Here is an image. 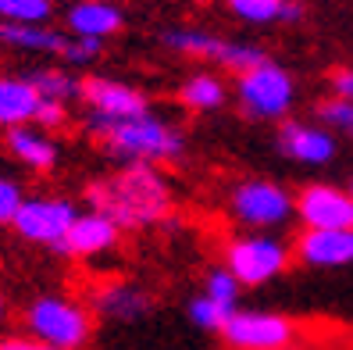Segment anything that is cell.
I'll list each match as a JSON object with an SVG mask.
<instances>
[{
  "instance_id": "obj_1",
  "label": "cell",
  "mask_w": 353,
  "mask_h": 350,
  "mask_svg": "<svg viewBox=\"0 0 353 350\" xmlns=\"http://www.w3.org/2000/svg\"><path fill=\"white\" fill-rule=\"evenodd\" d=\"M86 204L90 211L108 215L125 233L168 222L175 211V190L168 175L161 172V164L129 161L108 175H97L86 186Z\"/></svg>"
},
{
  "instance_id": "obj_2",
  "label": "cell",
  "mask_w": 353,
  "mask_h": 350,
  "mask_svg": "<svg viewBox=\"0 0 353 350\" xmlns=\"http://www.w3.org/2000/svg\"><path fill=\"white\" fill-rule=\"evenodd\" d=\"M86 133L103 147V154L114 157L118 164L129 161H147V164H168L185 154V136L179 126H172L168 118H161L154 111L108 121L86 115Z\"/></svg>"
},
{
  "instance_id": "obj_3",
  "label": "cell",
  "mask_w": 353,
  "mask_h": 350,
  "mask_svg": "<svg viewBox=\"0 0 353 350\" xmlns=\"http://www.w3.org/2000/svg\"><path fill=\"white\" fill-rule=\"evenodd\" d=\"M26 336L61 350H82L93 340V311L68 293H39L22 307Z\"/></svg>"
},
{
  "instance_id": "obj_4",
  "label": "cell",
  "mask_w": 353,
  "mask_h": 350,
  "mask_svg": "<svg viewBox=\"0 0 353 350\" xmlns=\"http://www.w3.org/2000/svg\"><path fill=\"white\" fill-rule=\"evenodd\" d=\"M225 211L236 225H243L246 233H275V229H282V225H289L296 218L293 193H289L282 182L264 179V175L239 179L225 197Z\"/></svg>"
},
{
  "instance_id": "obj_5",
  "label": "cell",
  "mask_w": 353,
  "mask_h": 350,
  "mask_svg": "<svg viewBox=\"0 0 353 350\" xmlns=\"http://www.w3.org/2000/svg\"><path fill=\"white\" fill-rule=\"evenodd\" d=\"M221 264L243 286H268L293 264V243L275 233H239L221 243Z\"/></svg>"
},
{
  "instance_id": "obj_6",
  "label": "cell",
  "mask_w": 353,
  "mask_h": 350,
  "mask_svg": "<svg viewBox=\"0 0 353 350\" xmlns=\"http://www.w3.org/2000/svg\"><path fill=\"white\" fill-rule=\"evenodd\" d=\"M236 104L254 121H282L296 104V82L272 57L236 75Z\"/></svg>"
},
{
  "instance_id": "obj_7",
  "label": "cell",
  "mask_w": 353,
  "mask_h": 350,
  "mask_svg": "<svg viewBox=\"0 0 353 350\" xmlns=\"http://www.w3.org/2000/svg\"><path fill=\"white\" fill-rule=\"evenodd\" d=\"M161 43L172 47L175 54H185V57L214 61V65L236 72V75L268 61V54L254 43H236V39H225V36L203 32V29H168V32H161Z\"/></svg>"
},
{
  "instance_id": "obj_8",
  "label": "cell",
  "mask_w": 353,
  "mask_h": 350,
  "mask_svg": "<svg viewBox=\"0 0 353 350\" xmlns=\"http://www.w3.org/2000/svg\"><path fill=\"white\" fill-rule=\"evenodd\" d=\"M218 336L228 350H289L296 343V322L279 311H243V307H236Z\"/></svg>"
},
{
  "instance_id": "obj_9",
  "label": "cell",
  "mask_w": 353,
  "mask_h": 350,
  "mask_svg": "<svg viewBox=\"0 0 353 350\" xmlns=\"http://www.w3.org/2000/svg\"><path fill=\"white\" fill-rule=\"evenodd\" d=\"M79 208L65 197H26L18 208L11 229L18 233V240L36 243V246H54L65 240V233L72 229Z\"/></svg>"
},
{
  "instance_id": "obj_10",
  "label": "cell",
  "mask_w": 353,
  "mask_h": 350,
  "mask_svg": "<svg viewBox=\"0 0 353 350\" xmlns=\"http://www.w3.org/2000/svg\"><path fill=\"white\" fill-rule=\"evenodd\" d=\"M79 100L86 104V115L108 118V121H121V118H136L150 111V97L136 90L132 82H121L111 75H86L79 79Z\"/></svg>"
},
{
  "instance_id": "obj_11",
  "label": "cell",
  "mask_w": 353,
  "mask_h": 350,
  "mask_svg": "<svg viewBox=\"0 0 353 350\" xmlns=\"http://www.w3.org/2000/svg\"><path fill=\"white\" fill-rule=\"evenodd\" d=\"M293 208L300 229H353V193L332 182H307Z\"/></svg>"
},
{
  "instance_id": "obj_12",
  "label": "cell",
  "mask_w": 353,
  "mask_h": 350,
  "mask_svg": "<svg viewBox=\"0 0 353 350\" xmlns=\"http://www.w3.org/2000/svg\"><path fill=\"white\" fill-rule=\"evenodd\" d=\"M90 311L93 318H103V322H139L154 311V293L139 282H129V279H103V282H93L90 286Z\"/></svg>"
},
{
  "instance_id": "obj_13",
  "label": "cell",
  "mask_w": 353,
  "mask_h": 350,
  "mask_svg": "<svg viewBox=\"0 0 353 350\" xmlns=\"http://www.w3.org/2000/svg\"><path fill=\"white\" fill-rule=\"evenodd\" d=\"M275 147L282 157L296 164H310V168L332 164L339 154L336 133H328L318 121H296V118H282V126L275 133Z\"/></svg>"
},
{
  "instance_id": "obj_14",
  "label": "cell",
  "mask_w": 353,
  "mask_h": 350,
  "mask_svg": "<svg viewBox=\"0 0 353 350\" xmlns=\"http://www.w3.org/2000/svg\"><path fill=\"white\" fill-rule=\"evenodd\" d=\"M293 261L303 269L336 272L353 264V229H300L293 240Z\"/></svg>"
},
{
  "instance_id": "obj_15",
  "label": "cell",
  "mask_w": 353,
  "mask_h": 350,
  "mask_svg": "<svg viewBox=\"0 0 353 350\" xmlns=\"http://www.w3.org/2000/svg\"><path fill=\"white\" fill-rule=\"evenodd\" d=\"M121 240V229L100 211H79L72 229L65 233V240H61L54 246V254H65V257H79V261H90V257H100L114 251Z\"/></svg>"
},
{
  "instance_id": "obj_16",
  "label": "cell",
  "mask_w": 353,
  "mask_h": 350,
  "mask_svg": "<svg viewBox=\"0 0 353 350\" xmlns=\"http://www.w3.org/2000/svg\"><path fill=\"white\" fill-rule=\"evenodd\" d=\"M65 26L68 36H82V39H108L125 26V14L111 0H75L65 11Z\"/></svg>"
},
{
  "instance_id": "obj_17",
  "label": "cell",
  "mask_w": 353,
  "mask_h": 350,
  "mask_svg": "<svg viewBox=\"0 0 353 350\" xmlns=\"http://www.w3.org/2000/svg\"><path fill=\"white\" fill-rule=\"evenodd\" d=\"M43 104V97L26 75H0V129H18L32 126L36 111Z\"/></svg>"
},
{
  "instance_id": "obj_18",
  "label": "cell",
  "mask_w": 353,
  "mask_h": 350,
  "mask_svg": "<svg viewBox=\"0 0 353 350\" xmlns=\"http://www.w3.org/2000/svg\"><path fill=\"white\" fill-rule=\"evenodd\" d=\"M8 154L26 164L29 172H54L57 164V143L36 126H18V129H8Z\"/></svg>"
},
{
  "instance_id": "obj_19",
  "label": "cell",
  "mask_w": 353,
  "mask_h": 350,
  "mask_svg": "<svg viewBox=\"0 0 353 350\" xmlns=\"http://www.w3.org/2000/svg\"><path fill=\"white\" fill-rule=\"evenodd\" d=\"M68 39H72L68 32H57V29H50V26H14V22H0V43L11 47V50L65 57Z\"/></svg>"
},
{
  "instance_id": "obj_20",
  "label": "cell",
  "mask_w": 353,
  "mask_h": 350,
  "mask_svg": "<svg viewBox=\"0 0 353 350\" xmlns=\"http://www.w3.org/2000/svg\"><path fill=\"white\" fill-rule=\"evenodd\" d=\"M225 100H228V90L214 72H193L179 86V104L193 115H211V111L225 108Z\"/></svg>"
},
{
  "instance_id": "obj_21",
  "label": "cell",
  "mask_w": 353,
  "mask_h": 350,
  "mask_svg": "<svg viewBox=\"0 0 353 350\" xmlns=\"http://www.w3.org/2000/svg\"><path fill=\"white\" fill-rule=\"evenodd\" d=\"M36 93L43 100H61V104H68L72 97H79V79L68 72V68H54V65H43V68H32L26 75Z\"/></svg>"
},
{
  "instance_id": "obj_22",
  "label": "cell",
  "mask_w": 353,
  "mask_h": 350,
  "mask_svg": "<svg viewBox=\"0 0 353 350\" xmlns=\"http://www.w3.org/2000/svg\"><path fill=\"white\" fill-rule=\"evenodd\" d=\"M225 4L246 26H272V22H285L289 0H225Z\"/></svg>"
},
{
  "instance_id": "obj_23",
  "label": "cell",
  "mask_w": 353,
  "mask_h": 350,
  "mask_svg": "<svg viewBox=\"0 0 353 350\" xmlns=\"http://www.w3.org/2000/svg\"><path fill=\"white\" fill-rule=\"evenodd\" d=\"M50 14H54V0H0V22L47 26Z\"/></svg>"
},
{
  "instance_id": "obj_24",
  "label": "cell",
  "mask_w": 353,
  "mask_h": 350,
  "mask_svg": "<svg viewBox=\"0 0 353 350\" xmlns=\"http://www.w3.org/2000/svg\"><path fill=\"white\" fill-rule=\"evenodd\" d=\"M185 315H190V322L200 329V333H221V325L228 322L232 307L211 300L207 293H196V297L190 300V307H185Z\"/></svg>"
},
{
  "instance_id": "obj_25",
  "label": "cell",
  "mask_w": 353,
  "mask_h": 350,
  "mask_svg": "<svg viewBox=\"0 0 353 350\" xmlns=\"http://www.w3.org/2000/svg\"><path fill=\"white\" fill-rule=\"evenodd\" d=\"M200 293H207L211 300H218V304H225V307H239V293H243V286L236 282V275L225 269V264H218V269H211L207 272V279H203V290Z\"/></svg>"
},
{
  "instance_id": "obj_26",
  "label": "cell",
  "mask_w": 353,
  "mask_h": 350,
  "mask_svg": "<svg viewBox=\"0 0 353 350\" xmlns=\"http://www.w3.org/2000/svg\"><path fill=\"white\" fill-rule=\"evenodd\" d=\"M318 126H325L328 133H350L353 136V104L343 97H325L314 108Z\"/></svg>"
},
{
  "instance_id": "obj_27",
  "label": "cell",
  "mask_w": 353,
  "mask_h": 350,
  "mask_svg": "<svg viewBox=\"0 0 353 350\" xmlns=\"http://www.w3.org/2000/svg\"><path fill=\"white\" fill-rule=\"evenodd\" d=\"M22 200H26L22 182L0 172V225H11V222H14L18 208H22Z\"/></svg>"
},
{
  "instance_id": "obj_28",
  "label": "cell",
  "mask_w": 353,
  "mask_h": 350,
  "mask_svg": "<svg viewBox=\"0 0 353 350\" xmlns=\"http://www.w3.org/2000/svg\"><path fill=\"white\" fill-rule=\"evenodd\" d=\"M103 50L100 39H82V36H72L68 39V47H65V65H90V61H97Z\"/></svg>"
},
{
  "instance_id": "obj_29",
  "label": "cell",
  "mask_w": 353,
  "mask_h": 350,
  "mask_svg": "<svg viewBox=\"0 0 353 350\" xmlns=\"http://www.w3.org/2000/svg\"><path fill=\"white\" fill-rule=\"evenodd\" d=\"M65 121H68V104H61V100H43V104H39V111H36L32 126L43 129V133H50V129H61Z\"/></svg>"
},
{
  "instance_id": "obj_30",
  "label": "cell",
  "mask_w": 353,
  "mask_h": 350,
  "mask_svg": "<svg viewBox=\"0 0 353 350\" xmlns=\"http://www.w3.org/2000/svg\"><path fill=\"white\" fill-rule=\"evenodd\" d=\"M328 86H332V97H343L353 104V65H343L328 75Z\"/></svg>"
},
{
  "instance_id": "obj_31",
  "label": "cell",
  "mask_w": 353,
  "mask_h": 350,
  "mask_svg": "<svg viewBox=\"0 0 353 350\" xmlns=\"http://www.w3.org/2000/svg\"><path fill=\"white\" fill-rule=\"evenodd\" d=\"M0 350H61V347H50L43 340H32V336H0Z\"/></svg>"
},
{
  "instance_id": "obj_32",
  "label": "cell",
  "mask_w": 353,
  "mask_h": 350,
  "mask_svg": "<svg viewBox=\"0 0 353 350\" xmlns=\"http://www.w3.org/2000/svg\"><path fill=\"white\" fill-rule=\"evenodd\" d=\"M8 318H11V304H8V297H4V293H0V336H4Z\"/></svg>"
},
{
  "instance_id": "obj_33",
  "label": "cell",
  "mask_w": 353,
  "mask_h": 350,
  "mask_svg": "<svg viewBox=\"0 0 353 350\" xmlns=\"http://www.w3.org/2000/svg\"><path fill=\"white\" fill-rule=\"evenodd\" d=\"M346 190H350V193H353V182H350V186H346Z\"/></svg>"
}]
</instances>
